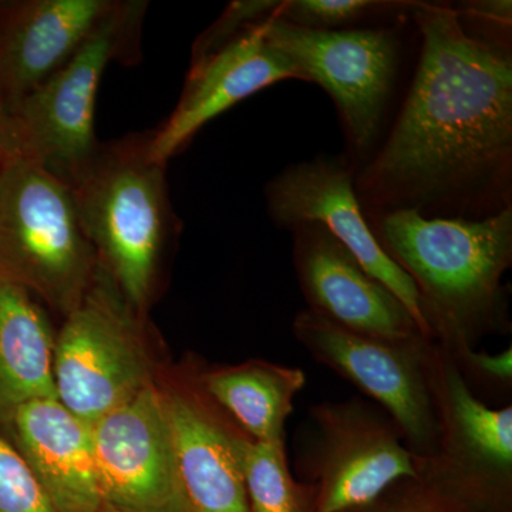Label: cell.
Instances as JSON below:
<instances>
[{
	"label": "cell",
	"instance_id": "cell-4",
	"mask_svg": "<svg viewBox=\"0 0 512 512\" xmlns=\"http://www.w3.org/2000/svg\"><path fill=\"white\" fill-rule=\"evenodd\" d=\"M147 2L116 0L82 46L45 83L8 111L15 157L26 158L70 188L96 160L97 93L113 60L136 52Z\"/></svg>",
	"mask_w": 512,
	"mask_h": 512
},
{
	"label": "cell",
	"instance_id": "cell-19",
	"mask_svg": "<svg viewBox=\"0 0 512 512\" xmlns=\"http://www.w3.org/2000/svg\"><path fill=\"white\" fill-rule=\"evenodd\" d=\"M200 384L212 402L254 441H285L293 400L306 384L299 367L252 360L202 373Z\"/></svg>",
	"mask_w": 512,
	"mask_h": 512
},
{
	"label": "cell",
	"instance_id": "cell-18",
	"mask_svg": "<svg viewBox=\"0 0 512 512\" xmlns=\"http://www.w3.org/2000/svg\"><path fill=\"white\" fill-rule=\"evenodd\" d=\"M55 342L29 289L0 274V407L57 399Z\"/></svg>",
	"mask_w": 512,
	"mask_h": 512
},
{
	"label": "cell",
	"instance_id": "cell-3",
	"mask_svg": "<svg viewBox=\"0 0 512 512\" xmlns=\"http://www.w3.org/2000/svg\"><path fill=\"white\" fill-rule=\"evenodd\" d=\"M147 140L101 144L96 160L72 187L100 268L138 312L150 302L164 245L178 224L165 165L148 156Z\"/></svg>",
	"mask_w": 512,
	"mask_h": 512
},
{
	"label": "cell",
	"instance_id": "cell-8",
	"mask_svg": "<svg viewBox=\"0 0 512 512\" xmlns=\"http://www.w3.org/2000/svg\"><path fill=\"white\" fill-rule=\"evenodd\" d=\"M421 457L377 404L353 397L309 410L299 448L302 483L313 490V512H349L372 503L403 478L419 476Z\"/></svg>",
	"mask_w": 512,
	"mask_h": 512
},
{
	"label": "cell",
	"instance_id": "cell-1",
	"mask_svg": "<svg viewBox=\"0 0 512 512\" xmlns=\"http://www.w3.org/2000/svg\"><path fill=\"white\" fill-rule=\"evenodd\" d=\"M412 84L356 174L366 215L484 220L512 208V40L464 28L454 6L417 3Z\"/></svg>",
	"mask_w": 512,
	"mask_h": 512
},
{
	"label": "cell",
	"instance_id": "cell-2",
	"mask_svg": "<svg viewBox=\"0 0 512 512\" xmlns=\"http://www.w3.org/2000/svg\"><path fill=\"white\" fill-rule=\"evenodd\" d=\"M384 252L412 279L431 336L448 350L511 332L512 208L484 220L413 211L366 215Z\"/></svg>",
	"mask_w": 512,
	"mask_h": 512
},
{
	"label": "cell",
	"instance_id": "cell-13",
	"mask_svg": "<svg viewBox=\"0 0 512 512\" xmlns=\"http://www.w3.org/2000/svg\"><path fill=\"white\" fill-rule=\"evenodd\" d=\"M292 232V258L308 311L359 335L390 342L429 338L390 292L316 222ZM431 339V338H430Z\"/></svg>",
	"mask_w": 512,
	"mask_h": 512
},
{
	"label": "cell",
	"instance_id": "cell-6",
	"mask_svg": "<svg viewBox=\"0 0 512 512\" xmlns=\"http://www.w3.org/2000/svg\"><path fill=\"white\" fill-rule=\"evenodd\" d=\"M407 20L335 32L296 28L278 18L262 23L266 37L298 70L303 82L329 94L357 171L370 160L389 128L404 57Z\"/></svg>",
	"mask_w": 512,
	"mask_h": 512
},
{
	"label": "cell",
	"instance_id": "cell-17",
	"mask_svg": "<svg viewBox=\"0 0 512 512\" xmlns=\"http://www.w3.org/2000/svg\"><path fill=\"white\" fill-rule=\"evenodd\" d=\"M20 456L57 512L103 508L92 427L57 399H37L10 410Z\"/></svg>",
	"mask_w": 512,
	"mask_h": 512
},
{
	"label": "cell",
	"instance_id": "cell-24",
	"mask_svg": "<svg viewBox=\"0 0 512 512\" xmlns=\"http://www.w3.org/2000/svg\"><path fill=\"white\" fill-rule=\"evenodd\" d=\"M0 512H57L19 451L2 437Z\"/></svg>",
	"mask_w": 512,
	"mask_h": 512
},
{
	"label": "cell",
	"instance_id": "cell-12",
	"mask_svg": "<svg viewBox=\"0 0 512 512\" xmlns=\"http://www.w3.org/2000/svg\"><path fill=\"white\" fill-rule=\"evenodd\" d=\"M356 174L355 164L345 153L319 154L312 160L288 165L266 184L269 217L286 229L308 222L323 225L366 272L400 299L421 332L433 339L416 286L384 252L370 227L357 197Z\"/></svg>",
	"mask_w": 512,
	"mask_h": 512
},
{
	"label": "cell",
	"instance_id": "cell-15",
	"mask_svg": "<svg viewBox=\"0 0 512 512\" xmlns=\"http://www.w3.org/2000/svg\"><path fill=\"white\" fill-rule=\"evenodd\" d=\"M116 0H29L0 12V104L25 99L82 46Z\"/></svg>",
	"mask_w": 512,
	"mask_h": 512
},
{
	"label": "cell",
	"instance_id": "cell-21",
	"mask_svg": "<svg viewBox=\"0 0 512 512\" xmlns=\"http://www.w3.org/2000/svg\"><path fill=\"white\" fill-rule=\"evenodd\" d=\"M417 3L403 0H281L275 18L296 28L335 32L410 20Z\"/></svg>",
	"mask_w": 512,
	"mask_h": 512
},
{
	"label": "cell",
	"instance_id": "cell-25",
	"mask_svg": "<svg viewBox=\"0 0 512 512\" xmlns=\"http://www.w3.org/2000/svg\"><path fill=\"white\" fill-rule=\"evenodd\" d=\"M447 349V348H446ZM448 350V349H447ZM471 390L510 396L512 392V348L488 353L476 348L448 350Z\"/></svg>",
	"mask_w": 512,
	"mask_h": 512
},
{
	"label": "cell",
	"instance_id": "cell-22",
	"mask_svg": "<svg viewBox=\"0 0 512 512\" xmlns=\"http://www.w3.org/2000/svg\"><path fill=\"white\" fill-rule=\"evenodd\" d=\"M349 512H488L456 493L420 463L417 477L403 478L372 503Z\"/></svg>",
	"mask_w": 512,
	"mask_h": 512
},
{
	"label": "cell",
	"instance_id": "cell-9",
	"mask_svg": "<svg viewBox=\"0 0 512 512\" xmlns=\"http://www.w3.org/2000/svg\"><path fill=\"white\" fill-rule=\"evenodd\" d=\"M426 372L436 448L421 467L488 512H512V406H488L443 345L431 339Z\"/></svg>",
	"mask_w": 512,
	"mask_h": 512
},
{
	"label": "cell",
	"instance_id": "cell-27",
	"mask_svg": "<svg viewBox=\"0 0 512 512\" xmlns=\"http://www.w3.org/2000/svg\"><path fill=\"white\" fill-rule=\"evenodd\" d=\"M12 157H15V153H13L12 136H10L9 113L0 104V168Z\"/></svg>",
	"mask_w": 512,
	"mask_h": 512
},
{
	"label": "cell",
	"instance_id": "cell-26",
	"mask_svg": "<svg viewBox=\"0 0 512 512\" xmlns=\"http://www.w3.org/2000/svg\"><path fill=\"white\" fill-rule=\"evenodd\" d=\"M464 28L477 35L512 40L511 0H470L454 6Z\"/></svg>",
	"mask_w": 512,
	"mask_h": 512
},
{
	"label": "cell",
	"instance_id": "cell-14",
	"mask_svg": "<svg viewBox=\"0 0 512 512\" xmlns=\"http://www.w3.org/2000/svg\"><path fill=\"white\" fill-rule=\"evenodd\" d=\"M262 23L251 26L207 59L191 64L173 114L148 136L151 160L167 164L205 124L242 100L272 84L301 80L291 60L266 37Z\"/></svg>",
	"mask_w": 512,
	"mask_h": 512
},
{
	"label": "cell",
	"instance_id": "cell-10",
	"mask_svg": "<svg viewBox=\"0 0 512 512\" xmlns=\"http://www.w3.org/2000/svg\"><path fill=\"white\" fill-rule=\"evenodd\" d=\"M303 349L392 417L421 458L436 448L437 426L426 372L430 338L390 342L359 335L303 309L292 322Z\"/></svg>",
	"mask_w": 512,
	"mask_h": 512
},
{
	"label": "cell",
	"instance_id": "cell-23",
	"mask_svg": "<svg viewBox=\"0 0 512 512\" xmlns=\"http://www.w3.org/2000/svg\"><path fill=\"white\" fill-rule=\"evenodd\" d=\"M279 6L281 0H235L229 3L220 18L195 40L191 64L207 59L251 26L274 18Z\"/></svg>",
	"mask_w": 512,
	"mask_h": 512
},
{
	"label": "cell",
	"instance_id": "cell-16",
	"mask_svg": "<svg viewBox=\"0 0 512 512\" xmlns=\"http://www.w3.org/2000/svg\"><path fill=\"white\" fill-rule=\"evenodd\" d=\"M168 410L188 512H252L239 447L247 434L198 390H170Z\"/></svg>",
	"mask_w": 512,
	"mask_h": 512
},
{
	"label": "cell",
	"instance_id": "cell-5",
	"mask_svg": "<svg viewBox=\"0 0 512 512\" xmlns=\"http://www.w3.org/2000/svg\"><path fill=\"white\" fill-rule=\"evenodd\" d=\"M99 271L72 188L32 161L0 168V274L72 312Z\"/></svg>",
	"mask_w": 512,
	"mask_h": 512
},
{
	"label": "cell",
	"instance_id": "cell-7",
	"mask_svg": "<svg viewBox=\"0 0 512 512\" xmlns=\"http://www.w3.org/2000/svg\"><path fill=\"white\" fill-rule=\"evenodd\" d=\"M137 313L99 265L57 335V400L90 427L153 383Z\"/></svg>",
	"mask_w": 512,
	"mask_h": 512
},
{
	"label": "cell",
	"instance_id": "cell-28",
	"mask_svg": "<svg viewBox=\"0 0 512 512\" xmlns=\"http://www.w3.org/2000/svg\"><path fill=\"white\" fill-rule=\"evenodd\" d=\"M99 512H114V511L107 510V508H101V510Z\"/></svg>",
	"mask_w": 512,
	"mask_h": 512
},
{
	"label": "cell",
	"instance_id": "cell-20",
	"mask_svg": "<svg viewBox=\"0 0 512 512\" xmlns=\"http://www.w3.org/2000/svg\"><path fill=\"white\" fill-rule=\"evenodd\" d=\"M239 454L252 512H313L312 487L293 477L285 441L261 443L247 436Z\"/></svg>",
	"mask_w": 512,
	"mask_h": 512
},
{
	"label": "cell",
	"instance_id": "cell-11",
	"mask_svg": "<svg viewBox=\"0 0 512 512\" xmlns=\"http://www.w3.org/2000/svg\"><path fill=\"white\" fill-rule=\"evenodd\" d=\"M92 439L103 508L188 512L167 393L156 384L96 421Z\"/></svg>",
	"mask_w": 512,
	"mask_h": 512
}]
</instances>
